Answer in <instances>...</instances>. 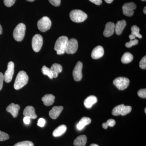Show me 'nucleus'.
Returning <instances> with one entry per match:
<instances>
[{"instance_id":"nucleus-5","label":"nucleus","mask_w":146,"mask_h":146,"mask_svg":"<svg viewBox=\"0 0 146 146\" xmlns=\"http://www.w3.org/2000/svg\"><path fill=\"white\" fill-rule=\"evenodd\" d=\"M52 23L48 17L44 16L40 19L37 23V27L39 30L45 32L48 30L51 27Z\"/></svg>"},{"instance_id":"nucleus-17","label":"nucleus","mask_w":146,"mask_h":146,"mask_svg":"<svg viewBox=\"0 0 146 146\" xmlns=\"http://www.w3.org/2000/svg\"><path fill=\"white\" fill-rule=\"evenodd\" d=\"M126 25V22L125 20L118 21L116 25H115V31L116 34L119 35L121 34Z\"/></svg>"},{"instance_id":"nucleus-24","label":"nucleus","mask_w":146,"mask_h":146,"mask_svg":"<svg viewBox=\"0 0 146 146\" xmlns=\"http://www.w3.org/2000/svg\"><path fill=\"white\" fill-rule=\"evenodd\" d=\"M133 55L130 52H126L122 56L121 61L124 64H128L130 63L133 60Z\"/></svg>"},{"instance_id":"nucleus-48","label":"nucleus","mask_w":146,"mask_h":146,"mask_svg":"<svg viewBox=\"0 0 146 146\" xmlns=\"http://www.w3.org/2000/svg\"><path fill=\"white\" fill-rule=\"evenodd\" d=\"M145 112L146 113V108H145Z\"/></svg>"},{"instance_id":"nucleus-4","label":"nucleus","mask_w":146,"mask_h":146,"mask_svg":"<svg viewBox=\"0 0 146 146\" xmlns=\"http://www.w3.org/2000/svg\"><path fill=\"white\" fill-rule=\"evenodd\" d=\"M26 32V26L23 23H20L17 25L13 31V37L18 41L21 42L24 39Z\"/></svg>"},{"instance_id":"nucleus-14","label":"nucleus","mask_w":146,"mask_h":146,"mask_svg":"<svg viewBox=\"0 0 146 146\" xmlns=\"http://www.w3.org/2000/svg\"><path fill=\"white\" fill-rule=\"evenodd\" d=\"M20 109V106L19 105L11 103L7 108L6 110L7 112L10 113L13 117L16 118L18 115Z\"/></svg>"},{"instance_id":"nucleus-44","label":"nucleus","mask_w":146,"mask_h":146,"mask_svg":"<svg viewBox=\"0 0 146 146\" xmlns=\"http://www.w3.org/2000/svg\"><path fill=\"white\" fill-rule=\"evenodd\" d=\"M90 146H99L98 145H97V144H92L90 145Z\"/></svg>"},{"instance_id":"nucleus-18","label":"nucleus","mask_w":146,"mask_h":146,"mask_svg":"<svg viewBox=\"0 0 146 146\" xmlns=\"http://www.w3.org/2000/svg\"><path fill=\"white\" fill-rule=\"evenodd\" d=\"M50 70L52 74L53 77L56 78L59 73H61L63 70V67L60 64L54 63L50 68Z\"/></svg>"},{"instance_id":"nucleus-23","label":"nucleus","mask_w":146,"mask_h":146,"mask_svg":"<svg viewBox=\"0 0 146 146\" xmlns=\"http://www.w3.org/2000/svg\"><path fill=\"white\" fill-rule=\"evenodd\" d=\"M67 129V127L65 125L59 126L52 133L53 136L55 137L61 136L66 132Z\"/></svg>"},{"instance_id":"nucleus-39","label":"nucleus","mask_w":146,"mask_h":146,"mask_svg":"<svg viewBox=\"0 0 146 146\" xmlns=\"http://www.w3.org/2000/svg\"><path fill=\"white\" fill-rule=\"evenodd\" d=\"M89 1H91V2L94 3L98 5H100L102 3V0H89Z\"/></svg>"},{"instance_id":"nucleus-34","label":"nucleus","mask_w":146,"mask_h":146,"mask_svg":"<svg viewBox=\"0 0 146 146\" xmlns=\"http://www.w3.org/2000/svg\"><path fill=\"white\" fill-rule=\"evenodd\" d=\"M138 96L143 98H146V89H141L138 92Z\"/></svg>"},{"instance_id":"nucleus-27","label":"nucleus","mask_w":146,"mask_h":146,"mask_svg":"<svg viewBox=\"0 0 146 146\" xmlns=\"http://www.w3.org/2000/svg\"><path fill=\"white\" fill-rule=\"evenodd\" d=\"M42 72L43 74L48 76L50 78L52 79L53 78L50 69V68H48V67H47L45 65L42 67Z\"/></svg>"},{"instance_id":"nucleus-33","label":"nucleus","mask_w":146,"mask_h":146,"mask_svg":"<svg viewBox=\"0 0 146 146\" xmlns=\"http://www.w3.org/2000/svg\"><path fill=\"white\" fill-rule=\"evenodd\" d=\"M139 66L140 68L144 70H145L146 69V56H145L142 58L141 61H140V63H139Z\"/></svg>"},{"instance_id":"nucleus-3","label":"nucleus","mask_w":146,"mask_h":146,"mask_svg":"<svg viewBox=\"0 0 146 146\" xmlns=\"http://www.w3.org/2000/svg\"><path fill=\"white\" fill-rule=\"evenodd\" d=\"M71 20L75 23L83 22L87 18V15L82 11L79 9H74L71 11L70 14Z\"/></svg>"},{"instance_id":"nucleus-2","label":"nucleus","mask_w":146,"mask_h":146,"mask_svg":"<svg viewBox=\"0 0 146 146\" xmlns=\"http://www.w3.org/2000/svg\"><path fill=\"white\" fill-rule=\"evenodd\" d=\"M68 40V37L65 36H60L56 40L55 44L54 50L56 51L58 54L65 53Z\"/></svg>"},{"instance_id":"nucleus-42","label":"nucleus","mask_w":146,"mask_h":146,"mask_svg":"<svg viewBox=\"0 0 146 146\" xmlns=\"http://www.w3.org/2000/svg\"><path fill=\"white\" fill-rule=\"evenodd\" d=\"M104 1L107 3H111L113 1V0H104Z\"/></svg>"},{"instance_id":"nucleus-9","label":"nucleus","mask_w":146,"mask_h":146,"mask_svg":"<svg viewBox=\"0 0 146 146\" xmlns=\"http://www.w3.org/2000/svg\"><path fill=\"white\" fill-rule=\"evenodd\" d=\"M83 67L82 63L80 61H78L73 71V76L76 81L81 80L82 78V69Z\"/></svg>"},{"instance_id":"nucleus-32","label":"nucleus","mask_w":146,"mask_h":146,"mask_svg":"<svg viewBox=\"0 0 146 146\" xmlns=\"http://www.w3.org/2000/svg\"><path fill=\"white\" fill-rule=\"evenodd\" d=\"M9 136L7 133L0 131V141H6L9 139Z\"/></svg>"},{"instance_id":"nucleus-45","label":"nucleus","mask_w":146,"mask_h":146,"mask_svg":"<svg viewBox=\"0 0 146 146\" xmlns=\"http://www.w3.org/2000/svg\"><path fill=\"white\" fill-rule=\"evenodd\" d=\"M146 7H144V9H143V12L144 13H145V14H146Z\"/></svg>"},{"instance_id":"nucleus-8","label":"nucleus","mask_w":146,"mask_h":146,"mask_svg":"<svg viewBox=\"0 0 146 146\" xmlns=\"http://www.w3.org/2000/svg\"><path fill=\"white\" fill-rule=\"evenodd\" d=\"M78 42L74 38H72L68 40L65 49V52L69 54L75 53L78 48Z\"/></svg>"},{"instance_id":"nucleus-6","label":"nucleus","mask_w":146,"mask_h":146,"mask_svg":"<svg viewBox=\"0 0 146 146\" xmlns=\"http://www.w3.org/2000/svg\"><path fill=\"white\" fill-rule=\"evenodd\" d=\"M113 84L119 90H123L128 86L129 80L127 78L120 77L114 80Z\"/></svg>"},{"instance_id":"nucleus-35","label":"nucleus","mask_w":146,"mask_h":146,"mask_svg":"<svg viewBox=\"0 0 146 146\" xmlns=\"http://www.w3.org/2000/svg\"><path fill=\"white\" fill-rule=\"evenodd\" d=\"M16 0H4V3L6 6L11 7L14 4Z\"/></svg>"},{"instance_id":"nucleus-41","label":"nucleus","mask_w":146,"mask_h":146,"mask_svg":"<svg viewBox=\"0 0 146 146\" xmlns=\"http://www.w3.org/2000/svg\"><path fill=\"white\" fill-rule=\"evenodd\" d=\"M129 38L130 40H133L136 39V37L132 34L129 35Z\"/></svg>"},{"instance_id":"nucleus-46","label":"nucleus","mask_w":146,"mask_h":146,"mask_svg":"<svg viewBox=\"0 0 146 146\" xmlns=\"http://www.w3.org/2000/svg\"><path fill=\"white\" fill-rule=\"evenodd\" d=\"M26 1L29 2H33L35 1V0H26Z\"/></svg>"},{"instance_id":"nucleus-15","label":"nucleus","mask_w":146,"mask_h":146,"mask_svg":"<svg viewBox=\"0 0 146 146\" xmlns=\"http://www.w3.org/2000/svg\"><path fill=\"white\" fill-rule=\"evenodd\" d=\"M25 117H28L31 119H35L37 117L34 107L32 106H28L25 108L23 111Z\"/></svg>"},{"instance_id":"nucleus-12","label":"nucleus","mask_w":146,"mask_h":146,"mask_svg":"<svg viewBox=\"0 0 146 146\" xmlns=\"http://www.w3.org/2000/svg\"><path fill=\"white\" fill-rule=\"evenodd\" d=\"M104 53V49L103 47L100 46H97L92 51L91 57L93 59H98L103 56Z\"/></svg>"},{"instance_id":"nucleus-47","label":"nucleus","mask_w":146,"mask_h":146,"mask_svg":"<svg viewBox=\"0 0 146 146\" xmlns=\"http://www.w3.org/2000/svg\"><path fill=\"white\" fill-rule=\"evenodd\" d=\"M141 1H146V0H141Z\"/></svg>"},{"instance_id":"nucleus-38","label":"nucleus","mask_w":146,"mask_h":146,"mask_svg":"<svg viewBox=\"0 0 146 146\" xmlns=\"http://www.w3.org/2000/svg\"><path fill=\"white\" fill-rule=\"evenodd\" d=\"M4 80V75L2 73L0 72V91L2 89Z\"/></svg>"},{"instance_id":"nucleus-28","label":"nucleus","mask_w":146,"mask_h":146,"mask_svg":"<svg viewBox=\"0 0 146 146\" xmlns=\"http://www.w3.org/2000/svg\"><path fill=\"white\" fill-rule=\"evenodd\" d=\"M115 124H116V121L115 120L113 119H110L108 120L106 123H104L102 126L104 128L106 129L108 126L112 127L114 126Z\"/></svg>"},{"instance_id":"nucleus-13","label":"nucleus","mask_w":146,"mask_h":146,"mask_svg":"<svg viewBox=\"0 0 146 146\" xmlns=\"http://www.w3.org/2000/svg\"><path fill=\"white\" fill-rule=\"evenodd\" d=\"M115 24L112 22H108L106 25L104 31V35L106 37L111 36L115 32Z\"/></svg>"},{"instance_id":"nucleus-26","label":"nucleus","mask_w":146,"mask_h":146,"mask_svg":"<svg viewBox=\"0 0 146 146\" xmlns=\"http://www.w3.org/2000/svg\"><path fill=\"white\" fill-rule=\"evenodd\" d=\"M124 106V105L122 104L117 106L116 107L114 108L112 110V115L114 116H119V115H121V111L122 108Z\"/></svg>"},{"instance_id":"nucleus-36","label":"nucleus","mask_w":146,"mask_h":146,"mask_svg":"<svg viewBox=\"0 0 146 146\" xmlns=\"http://www.w3.org/2000/svg\"><path fill=\"white\" fill-rule=\"evenodd\" d=\"M48 1L52 5L55 7L59 6L61 2V0H48Z\"/></svg>"},{"instance_id":"nucleus-19","label":"nucleus","mask_w":146,"mask_h":146,"mask_svg":"<svg viewBox=\"0 0 146 146\" xmlns=\"http://www.w3.org/2000/svg\"><path fill=\"white\" fill-rule=\"evenodd\" d=\"M98 101L97 97L94 96H91L87 97L84 100V104L86 108H90Z\"/></svg>"},{"instance_id":"nucleus-30","label":"nucleus","mask_w":146,"mask_h":146,"mask_svg":"<svg viewBox=\"0 0 146 146\" xmlns=\"http://www.w3.org/2000/svg\"><path fill=\"white\" fill-rule=\"evenodd\" d=\"M13 146H34V145L31 141H24L17 143Z\"/></svg>"},{"instance_id":"nucleus-16","label":"nucleus","mask_w":146,"mask_h":146,"mask_svg":"<svg viewBox=\"0 0 146 146\" xmlns=\"http://www.w3.org/2000/svg\"><path fill=\"white\" fill-rule=\"evenodd\" d=\"M63 109V107L62 106H54L50 110L49 114L50 117L53 119H57Z\"/></svg>"},{"instance_id":"nucleus-43","label":"nucleus","mask_w":146,"mask_h":146,"mask_svg":"<svg viewBox=\"0 0 146 146\" xmlns=\"http://www.w3.org/2000/svg\"><path fill=\"white\" fill-rule=\"evenodd\" d=\"M3 32V29L1 26L0 25V35Z\"/></svg>"},{"instance_id":"nucleus-20","label":"nucleus","mask_w":146,"mask_h":146,"mask_svg":"<svg viewBox=\"0 0 146 146\" xmlns=\"http://www.w3.org/2000/svg\"><path fill=\"white\" fill-rule=\"evenodd\" d=\"M91 120L90 118L87 117H83L80 120L78 123L77 125V128L79 130L83 129L86 125H88L91 123Z\"/></svg>"},{"instance_id":"nucleus-31","label":"nucleus","mask_w":146,"mask_h":146,"mask_svg":"<svg viewBox=\"0 0 146 146\" xmlns=\"http://www.w3.org/2000/svg\"><path fill=\"white\" fill-rule=\"evenodd\" d=\"M138 41L137 39H135L133 40H130L129 42L126 43L125 46L127 48H131L132 46H135L138 44Z\"/></svg>"},{"instance_id":"nucleus-10","label":"nucleus","mask_w":146,"mask_h":146,"mask_svg":"<svg viewBox=\"0 0 146 146\" xmlns=\"http://www.w3.org/2000/svg\"><path fill=\"white\" fill-rule=\"evenodd\" d=\"M136 8V5L134 3H126L122 7L123 13L126 16L130 17L134 14V10Z\"/></svg>"},{"instance_id":"nucleus-11","label":"nucleus","mask_w":146,"mask_h":146,"mask_svg":"<svg viewBox=\"0 0 146 146\" xmlns=\"http://www.w3.org/2000/svg\"><path fill=\"white\" fill-rule=\"evenodd\" d=\"M14 72V64L12 61L9 62L7 69L5 73L4 77L5 82L9 83L12 80Z\"/></svg>"},{"instance_id":"nucleus-37","label":"nucleus","mask_w":146,"mask_h":146,"mask_svg":"<svg viewBox=\"0 0 146 146\" xmlns=\"http://www.w3.org/2000/svg\"><path fill=\"white\" fill-rule=\"evenodd\" d=\"M46 123V121L43 118H40L38 121L37 125L40 127H43Z\"/></svg>"},{"instance_id":"nucleus-22","label":"nucleus","mask_w":146,"mask_h":146,"mask_svg":"<svg viewBox=\"0 0 146 146\" xmlns=\"http://www.w3.org/2000/svg\"><path fill=\"white\" fill-rule=\"evenodd\" d=\"M87 142V137L85 135H81L77 137L74 142L75 146H85Z\"/></svg>"},{"instance_id":"nucleus-7","label":"nucleus","mask_w":146,"mask_h":146,"mask_svg":"<svg viewBox=\"0 0 146 146\" xmlns=\"http://www.w3.org/2000/svg\"><path fill=\"white\" fill-rule=\"evenodd\" d=\"M43 43V39L42 35L36 34L33 37L32 46L35 52H38L42 48Z\"/></svg>"},{"instance_id":"nucleus-21","label":"nucleus","mask_w":146,"mask_h":146,"mask_svg":"<svg viewBox=\"0 0 146 146\" xmlns=\"http://www.w3.org/2000/svg\"><path fill=\"white\" fill-rule=\"evenodd\" d=\"M55 97L52 94H46L42 97V101L46 106L52 105L54 103Z\"/></svg>"},{"instance_id":"nucleus-40","label":"nucleus","mask_w":146,"mask_h":146,"mask_svg":"<svg viewBox=\"0 0 146 146\" xmlns=\"http://www.w3.org/2000/svg\"><path fill=\"white\" fill-rule=\"evenodd\" d=\"M30 118L28 117H25L23 119V121L25 124L29 125L30 123Z\"/></svg>"},{"instance_id":"nucleus-25","label":"nucleus","mask_w":146,"mask_h":146,"mask_svg":"<svg viewBox=\"0 0 146 146\" xmlns=\"http://www.w3.org/2000/svg\"><path fill=\"white\" fill-rule=\"evenodd\" d=\"M131 29V34L133 35L135 37H138V38H140V39L142 38V35L139 33L140 29L137 26H132Z\"/></svg>"},{"instance_id":"nucleus-29","label":"nucleus","mask_w":146,"mask_h":146,"mask_svg":"<svg viewBox=\"0 0 146 146\" xmlns=\"http://www.w3.org/2000/svg\"><path fill=\"white\" fill-rule=\"evenodd\" d=\"M132 108L130 106H124L122 108L121 111V115L122 116H125L130 113L131 111Z\"/></svg>"},{"instance_id":"nucleus-1","label":"nucleus","mask_w":146,"mask_h":146,"mask_svg":"<svg viewBox=\"0 0 146 146\" xmlns=\"http://www.w3.org/2000/svg\"><path fill=\"white\" fill-rule=\"evenodd\" d=\"M29 81V77L26 73L24 71H21L18 73L14 82V89L19 90L25 86Z\"/></svg>"}]
</instances>
